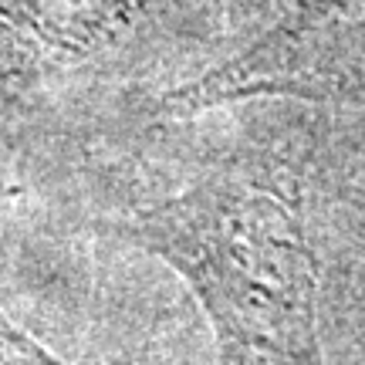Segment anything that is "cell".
<instances>
[{"mask_svg": "<svg viewBox=\"0 0 365 365\" xmlns=\"http://www.w3.org/2000/svg\"><path fill=\"white\" fill-rule=\"evenodd\" d=\"M0 365H71L51 349H44L31 331L14 322L11 314L0 308Z\"/></svg>", "mask_w": 365, "mask_h": 365, "instance_id": "7a4b0ae2", "label": "cell"}, {"mask_svg": "<svg viewBox=\"0 0 365 365\" xmlns=\"http://www.w3.org/2000/svg\"><path fill=\"white\" fill-rule=\"evenodd\" d=\"M182 274L220 365H322L314 261L294 210L240 180H207L118 227Z\"/></svg>", "mask_w": 365, "mask_h": 365, "instance_id": "6da1fadb", "label": "cell"}]
</instances>
